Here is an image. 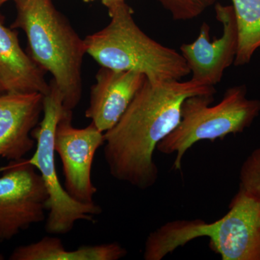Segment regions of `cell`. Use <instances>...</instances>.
Returning a JSON list of instances; mask_svg holds the SVG:
<instances>
[{"label":"cell","mask_w":260,"mask_h":260,"mask_svg":"<svg viewBox=\"0 0 260 260\" xmlns=\"http://www.w3.org/2000/svg\"><path fill=\"white\" fill-rule=\"evenodd\" d=\"M85 3H91V2L95 1V0H83ZM102 1V4L104 5H106L108 4V3H113V2H118V1H125V0H101Z\"/></svg>","instance_id":"obj_17"},{"label":"cell","mask_w":260,"mask_h":260,"mask_svg":"<svg viewBox=\"0 0 260 260\" xmlns=\"http://www.w3.org/2000/svg\"><path fill=\"white\" fill-rule=\"evenodd\" d=\"M147 80L141 73L102 68L95 75L85 116L103 133L112 129Z\"/></svg>","instance_id":"obj_11"},{"label":"cell","mask_w":260,"mask_h":260,"mask_svg":"<svg viewBox=\"0 0 260 260\" xmlns=\"http://www.w3.org/2000/svg\"><path fill=\"white\" fill-rule=\"evenodd\" d=\"M239 179V189L260 204V147L253 150L243 162Z\"/></svg>","instance_id":"obj_15"},{"label":"cell","mask_w":260,"mask_h":260,"mask_svg":"<svg viewBox=\"0 0 260 260\" xmlns=\"http://www.w3.org/2000/svg\"><path fill=\"white\" fill-rule=\"evenodd\" d=\"M40 93L0 94V157L18 160L34 148L32 129L44 110Z\"/></svg>","instance_id":"obj_10"},{"label":"cell","mask_w":260,"mask_h":260,"mask_svg":"<svg viewBox=\"0 0 260 260\" xmlns=\"http://www.w3.org/2000/svg\"><path fill=\"white\" fill-rule=\"evenodd\" d=\"M216 19L223 26L219 39L210 41V28L203 23L198 39L181 46V54L185 59L191 79L198 83L215 86L221 81L224 72L234 63L238 49V32L232 6L215 5Z\"/></svg>","instance_id":"obj_9"},{"label":"cell","mask_w":260,"mask_h":260,"mask_svg":"<svg viewBox=\"0 0 260 260\" xmlns=\"http://www.w3.org/2000/svg\"><path fill=\"white\" fill-rule=\"evenodd\" d=\"M238 32V49L234 65L251 61L260 48V0H232Z\"/></svg>","instance_id":"obj_14"},{"label":"cell","mask_w":260,"mask_h":260,"mask_svg":"<svg viewBox=\"0 0 260 260\" xmlns=\"http://www.w3.org/2000/svg\"><path fill=\"white\" fill-rule=\"evenodd\" d=\"M15 2L17 16L12 28L25 32L29 55L45 73L52 75L64 109L73 111L83 93L82 67L87 54L85 41L51 0Z\"/></svg>","instance_id":"obj_2"},{"label":"cell","mask_w":260,"mask_h":260,"mask_svg":"<svg viewBox=\"0 0 260 260\" xmlns=\"http://www.w3.org/2000/svg\"><path fill=\"white\" fill-rule=\"evenodd\" d=\"M73 111H65L56 125L54 150L62 162L65 178L64 189L77 201L85 204L94 203L97 188L91 180L94 156L104 144V133L93 123L78 129L72 124Z\"/></svg>","instance_id":"obj_8"},{"label":"cell","mask_w":260,"mask_h":260,"mask_svg":"<svg viewBox=\"0 0 260 260\" xmlns=\"http://www.w3.org/2000/svg\"><path fill=\"white\" fill-rule=\"evenodd\" d=\"M10 1V0H0V7L2 6V5H4L5 3H6L7 2ZM15 1V0H14Z\"/></svg>","instance_id":"obj_18"},{"label":"cell","mask_w":260,"mask_h":260,"mask_svg":"<svg viewBox=\"0 0 260 260\" xmlns=\"http://www.w3.org/2000/svg\"><path fill=\"white\" fill-rule=\"evenodd\" d=\"M127 251L119 243L85 245L73 251L65 249L61 239L45 237L37 242L17 247L10 260H118Z\"/></svg>","instance_id":"obj_13"},{"label":"cell","mask_w":260,"mask_h":260,"mask_svg":"<svg viewBox=\"0 0 260 260\" xmlns=\"http://www.w3.org/2000/svg\"><path fill=\"white\" fill-rule=\"evenodd\" d=\"M213 101L214 95L186 99L181 107L180 122L157 145L160 153L176 154L174 170L181 171L183 158L195 143L243 133L260 113V100L248 99L244 85L228 89L220 103L210 106Z\"/></svg>","instance_id":"obj_5"},{"label":"cell","mask_w":260,"mask_h":260,"mask_svg":"<svg viewBox=\"0 0 260 260\" xmlns=\"http://www.w3.org/2000/svg\"><path fill=\"white\" fill-rule=\"evenodd\" d=\"M215 93L214 86L192 80H145L119 121L104 133V158L112 177L141 190L155 185L159 171L154 152L180 122L183 103Z\"/></svg>","instance_id":"obj_1"},{"label":"cell","mask_w":260,"mask_h":260,"mask_svg":"<svg viewBox=\"0 0 260 260\" xmlns=\"http://www.w3.org/2000/svg\"><path fill=\"white\" fill-rule=\"evenodd\" d=\"M25 158L12 160L0 177V242L45 220L49 194L42 176Z\"/></svg>","instance_id":"obj_7"},{"label":"cell","mask_w":260,"mask_h":260,"mask_svg":"<svg viewBox=\"0 0 260 260\" xmlns=\"http://www.w3.org/2000/svg\"><path fill=\"white\" fill-rule=\"evenodd\" d=\"M175 20H192L215 4L216 0H157Z\"/></svg>","instance_id":"obj_16"},{"label":"cell","mask_w":260,"mask_h":260,"mask_svg":"<svg viewBox=\"0 0 260 260\" xmlns=\"http://www.w3.org/2000/svg\"><path fill=\"white\" fill-rule=\"evenodd\" d=\"M208 238L222 260H260V204L239 189L221 218L168 222L149 234L143 258L160 260L199 238Z\"/></svg>","instance_id":"obj_4"},{"label":"cell","mask_w":260,"mask_h":260,"mask_svg":"<svg viewBox=\"0 0 260 260\" xmlns=\"http://www.w3.org/2000/svg\"><path fill=\"white\" fill-rule=\"evenodd\" d=\"M45 72L22 49L18 35L0 20V93L47 95Z\"/></svg>","instance_id":"obj_12"},{"label":"cell","mask_w":260,"mask_h":260,"mask_svg":"<svg viewBox=\"0 0 260 260\" xmlns=\"http://www.w3.org/2000/svg\"><path fill=\"white\" fill-rule=\"evenodd\" d=\"M5 259V256L3 255V254L0 253V260Z\"/></svg>","instance_id":"obj_19"},{"label":"cell","mask_w":260,"mask_h":260,"mask_svg":"<svg viewBox=\"0 0 260 260\" xmlns=\"http://www.w3.org/2000/svg\"><path fill=\"white\" fill-rule=\"evenodd\" d=\"M65 111L60 91L51 80L50 90L44 97V116L31 133L37 149L28 160L39 170L47 188L49 214L45 231L53 235L68 234L78 220L93 221L95 215L102 213L95 203L85 204L73 199L60 184L54 160V134Z\"/></svg>","instance_id":"obj_6"},{"label":"cell","mask_w":260,"mask_h":260,"mask_svg":"<svg viewBox=\"0 0 260 260\" xmlns=\"http://www.w3.org/2000/svg\"><path fill=\"white\" fill-rule=\"evenodd\" d=\"M111 20L84 39L87 54L102 68L141 73L152 83L181 80L190 74L185 59L145 34L125 1L104 5Z\"/></svg>","instance_id":"obj_3"}]
</instances>
